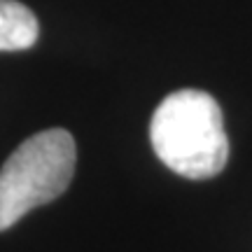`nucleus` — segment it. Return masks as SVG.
I'll return each mask as SVG.
<instances>
[{"instance_id": "1", "label": "nucleus", "mask_w": 252, "mask_h": 252, "mask_svg": "<svg viewBox=\"0 0 252 252\" xmlns=\"http://www.w3.org/2000/svg\"><path fill=\"white\" fill-rule=\"evenodd\" d=\"M154 154L173 173L189 180H208L224 171L229 140L217 100L198 89L168 94L150 122Z\"/></svg>"}, {"instance_id": "2", "label": "nucleus", "mask_w": 252, "mask_h": 252, "mask_svg": "<svg viewBox=\"0 0 252 252\" xmlns=\"http://www.w3.org/2000/svg\"><path fill=\"white\" fill-rule=\"evenodd\" d=\"M75 140L65 128H47L19 145L0 168V231L61 196L75 175Z\"/></svg>"}, {"instance_id": "3", "label": "nucleus", "mask_w": 252, "mask_h": 252, "mask_svg": "<svg viewBox=\"0 0 252 252\" xmlns=\"http://www.w3.org/2000/svg\"><path fill=\"white\" fill-rule=\"evenodd\" d=\"M37 17L19 0H0V52H21L37 42Z\"/></svg>"}]
</instances>
